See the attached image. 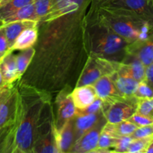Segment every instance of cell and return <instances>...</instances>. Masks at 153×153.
Segmentation results:
<instances>
[{
  "instance_id": "6da1fadb",
  "label": "cell",
  "mask_w": 153,
  "mask_h": 153,
  "mask_svg": "<svg viewBox=\"0 0 153 153\" xmlns=\"http://www.w3.org/2000/svg\"><path fill=\"white\" fill-rule=\"evenodd\" d=\"M19 108L16 117L14 153L33 152L41 114L49 100L46 96L32 88L17 87Z\"/></svg>"
},
{
  "instance_id": "7a4b0ae2",
  "label": "cell",
  "mask_w": 153,
  "mask_h": 153,
  "mask_svg": "<svg viewBox=\"0 0 153 153\" xmlns=\"http://www.w3.org/2000/svg\"><path fill=\"white\" fill-rule=\"evenodd\" d=\"M84 34L88 55L118 62L123 61L128 42L102 23L96 16L86 24Z\"/></svg>"
},
{
  "instance_id": "3957f363",
  "label": "cell",
  "mask_w": 153,
  "mask_h": 153,
  "mask_svg": "<svg viewBox=\"0 0 153 153\" xmlns=\"http://www.w3.org/2000/svg\"><path fill=\"white\" fill-rule=\"evenodd\" d=\"M95 16L128 43L143 40L153 30L148 22L130 10L97 4Z\"/></svg>"
},
{
  "instance_id": "277c9868",
  "label": "cell",
  "mask_w": 153,
  "mask_h": 153,
  "mask_svg": "<svg viewBox=\"0 0 153 153\" xmlns=\"http://www.w3.org/2000/svg\"><path fill=\"white\" fill-rule=\"evenodd\" d=\"M119 63L100 57L88 55L76 87L92 85L101 76L105 75L110 76L116 71Z\"/></svg>"
},
{
  "instance_id": "5b68a950",
  "label": "cell",
  "mask_w": 153,
  "mask_h": 153,
  "mask_svg": "<svg viewBox=\"0 0 153 153\" xmlns=\"http://www.w3.org/2000/svg\"><path fill=\"white\" fill-rule=\"evenodd\" d=\"M138 99L134 96L130 97H121L111 102H104V116L106 122L116 124L128 120L136 112Z\"/></svg>"
},
{
  "instance_id": "8992f818",
  "label": "cell",
  "mask_w": 153,
  "mask_h": 153,
  "mask_svg": "<svg viewBox=\"0 0 153 153\" xmlns=\"http://www.w3.org/2000/svg\"><path fill=\"white\" fill-rule=\"evenodd\" d=\"M19 92L16 85L8 86L0 91V128L16 120Z\"/></svg>"
},
{
  "instance_id": "52a82bcc",
  "label": "cell",
  "mask_w": 153,
  "mask_h": 153,
  "mask_svg": "<svg viewBox=\"0 0 153 153\" xmlns=\"http://www.w3.org/2000/svg\"><path fill=\"white\" fill-rule=\"evenodd\" d=\"M102 7H118L136 13L153 26V0H96Z\"/></svg>"
},
{
  "instance_id": "ba28073f",
  "label": "cell",
  "mask_w": 153,
  "mask_h": 153,
  "mask_svg": "<svg viewBox=\"0 0 153 153\" xmlns=\"http://www.w3.org/2000/svg\"><path fill=\"white\" fill-rule=\"evenodd\" d=\"M106 123V120L104 117L94 127H92L91 129L87 131L75 140L70 152H93V151L97 148L100 131Z\"/></svg>"
},
{
  "instance_id": "9c48e42d",
  "label": "cell",
  "mask_w": 153,
  "mask_h": 153,
  "mask_svg": "<svg viewBox=\"0 0 153 153\" xmlns=\"http://www.w3.org/2000/svg\"><path fill=\"white\" fill-rule=\"evenodd\" d=\"M56 117L54 120L55 127L59 131L76 114V107L74 105L70 93L63 91L58 95L56 101Z\"/></svg>"
},
{
  "instance_id": "30bf717a",
  "label": "cell",
  "mask_w": 153,
  "mask_h": 153,
  "mask_svg": "<svg viewBox=\"0 0 153 153\" xmlns=\"http://www.w3.org/2000/svg\"><path fill=\"white\" fill-rule=\"evenodd\" d=\"M110 76L123 97H133L139 82L129 74L124 63L120 62L116 71Z\"/></svg>"
},
{
  "instance_id": "8fae6325",
  "label": "cell",
  "mask_w": 153,
  "mask_h": 153,
  "mask_svg": "<svg viewBox=\"0 0 153 153\" xmlns=\"http://www.w3.org/2000/svg\"><path fill=\"white\" fill-rule=\"evenodd\" d=\"M126 54L137 58L146 67L151 64L153 62V30L145 40L129 43Z\"/></svg>"
},
{
  "instance_id": "7c38bea8",
  "label": "cell",
  "mask_w": 153,
  "mask_h": 153,
  "mask_svg": "<svg viewBox=\"0 0 153 153\" xmlns=\"http://www.w3.org/2000/svg\"><path fill=\"white\" fill-rule=\"evenodd\" d=\"M88 0H52L50 13L40 22H51L80 10Z\"/></svg>"
},
{
  "instance_id": "4fadbf2b",
  "label": "cell",
  "mask_w": 153,
  "mask_h": 153,
  "mask_svg": "<svg viewBox=\"0 0 153 153\" xmlns=\"http://www.w3.org/2000/svg\"><path fill=\"white\" fill-rule=\"evenodd\" d=\"M98 98L104 102H111L113 100L123 97L117 90L115 84L110 76L108 75L101 76L94 84H92Z\"/></svg>"
},
{
  "instance_id": "5bb4252c",
  "label": "cell",
  "mask_w": 153,
  "mask_h": 153,
  "mask_svg": "<svg viewBox=\"0 0 153 153\" xmlns=\"http://www.w3.org/2000/svg\"><path fill=\"white\" fill-rule=\"evenodd\" d=\"M73 118L70 120L59 131L56 128L54 124L56 140L59 153L70 152L76 140Z\"/></svg>"
},
{
  "instance_id": "9a60e30c",
  "label": "cell",
  "mask_w": 153,
  "mask_h": 153,
  "mask_svg": "<svg viewBox=\"0 0 153 153\" xmlns=\"http://www.w3.org/2000/svg\"><path fill=\"white\" fill-rule=\"evenodd\" d=\"M16 55L14 51L9 50L4 56L0 58V70L7 85H13L20 79L16 67Z\"/></svg>"
},
{
  "instance_id": "2e32d148",
  "label": "cell",
  "mask_w": 153,
  "mask_h": 153,
  "mask_svg": "<svg viewBox=\"0 0 153 153\" xmlns=\"http://www.w3.org/2000/svg\"><path fill=\"white\" fill-rule=\"evenodd\" d=\"M70 95L76 110L86 108L98 98L92 85L76 87Z\"/></svg>"
},
{
  "instance_id": "e0dca14e",
  "label": "cell",
  "mask_w": 153,
  "mask_h": 153,
  "mask_svg": "<svg viewBox=\"0 0 153 153\" xmlns=\"http://www.w3.org/2000/svg\"><path fill=\"white\" fill-rule=\"evenodd\" d=\"M39 22L32 19H22V20L14 21L2 25L4 28V34L8 43L9 50L14 44L18 36L26 29L38 26Z\"/></svg>"
},
{
  "instance_id": "ac0fdd59",
  "label": "cell",
  "mask_w": 153,
  "mask_h": 153,
  "mask_svg": "<svg viewBox=\"0 0 153 153\" xmlns=\"http://www.w3.org/2000/svg\"><path fill=\"white\" fill-rule=\"evenodd\" d=\"M103 111L87 114H76L74 117V126L76 140L86 132L104 117Z\"/></svg>"
},
{
  "instance_id": "d6986e66",
  "label": "cell",
  "mask_w": 153,
  "mask_h": 153,
  "mask_svg": "<svg viewBox=\"0 0 153 153\" xmlns=\"http://www.w3.org/2000/svg\"><path fill=\"white\" fill-rule=\"evenodd\" d=\"M118 137L113 129V124L106 122L100 131L97 148L93 152H113L114 146Z\"/></svg>"
},
{
  "instance_id": "ffe728a7",
  "label": "cell",
  "mask_w": 153,
  "mask_h": 153,
  "mask_svg": "<svg viewBox=\"0 0 153 153\" xmlns=\"http://www.w3.org/2000/svg\"><path fill=\"white\" fill-rule=\"evenodd\" d=\"M16 120L0 128V153H14Z\"/></svg>"
},
{
  "instance_id": "44dd1931",
  "label": "cell",
  "mask_w": 153,
  "mask_h": 153,
  "mask_svg": "<svg viewBox=\"0 0 153 153\" xmlns=\"http://www.w3.org/2000/svg\"><path fill=\"white\" fill-rule=\"evenodd\" d=\"M38 37V27H32V28L26 29L18 36L15 41L14 44L10 50H22L32 47L36 43Z\"/></svg>"
},
{
  "instance_id": "7402d4cb",
  "label": "cell",
  "mask_w": 153,
  "mask_h": 153,
  "mask_svg": "<svg viewBox=\"0 0 153 153\" xmlns=\"http://www.w3.org/2000/svg\"><path fill=\"white\" fill-rule=\"evenodd\" d=\"M122 62L125 64L129 74L135 80L137 81L138 82L145 81L146 67L137 58L126 54L125 57Z\"/></svg>"
},
{
  "instance_id": "603a6c76",
  "label": "cell",
  "mask_w": 153,
  "mask_h": 153,
  "mask_svg": "<svg viewBox=\"0 0 153 153\" xmlns=\"http://www.w3.org/2000/svg\"><path fill=\"white\" fill-rule=\"evenodd\" d=\"M22 19H32V20H35L39 22V19L36 14L33 2L21 7L20 9L16 10L13 14L10 15L5 19H3L2 21V25L9 23V22H14V21L22 20Z\"/></svg>"
},
{
  "instance_id": "cb8c5ba5",
  "label": "cell",
  "mask_w": 153,
  "mask_h": 153,
  "mask_svg": "<svg viewBox=\"0 0 153 153\" xmlns=\"http://www.w3.org/2000/svg\"><path fill=\"white\" fill-rule=\"evenodd\" d=\"M20 51L21 52L16 56V67H17V73L20 79L26 72L35 53V50L33 47L22 49Z\"/></svg>"
},
{
  "instance_id": "d4e9b609",
  "label": "cell",
  "mask_w": 153,
  "mask_h": 153,
  "mask_svg": "<svg viewBox=\"0 0 153 153\" xmlns=\"http://www.w3.org/2000/svg\"><path fill=\"white\" fill-rule=\"evenodd\" d=\"M34 0H10L0 6V22L24 6L34 2Z\"/></svg>"
},
{
  "instance_id": "484cf974",
  "label": "cell",
  "mask_w": 153,
  "mask_h": 153,
  "mask_svg": "<svg viewBox=\"0 0 153 153\" xmlns=\"http://www.w3.org/2000/svg\"><path fill=\"white\" fill-rule=\"evenodd\" d=\"M153 140V136L134 139L129 145L128 153H146L147 147Z\"/></svg>"
},
{
  "instance_id": "4316f807",
  "label": "cell",
  "mask_w": 153,
  "mask_h": 153,
  "mask_svg": "<svg viewBox=\"0 0 153 153\" xmlns=\"http://www.w3.org/2000/svg\"><path fill=\"white\" fill-rule=\"evenodd\" d=\"M138 128L137 126L129 120H124L118 123L113 124V129L116 134L120 136H130L135 130Z\"/></svg>"
},
{
  "instance_id": "83f0119b",
  "label": "cell",
  "mask_w": 153,
  "mask_h": 153,
  "mask_svg": "<svg viewBox=\"0 0 153 153\" xmlns=\"http://www.w3.org/2000/svg\"><path fill=\"white\" fill-rule=\"evenodd\" d=\"M33 3L40 22L50 11L52 0H34Z\"/></svg>"
},
{
  "instance_id": "f1b7e54d",
  "label": "cell",
  "mask_w": 153,
  "mask_h": 153,
  "mask_svg": "<svg viewBox=\"0 0 153 153\" xmlns=\"http://www.w3.org/2000/svg\"><path fill=\"white\" fill-rule=\"evenodd\" d=\"M136 112L153 119V98L138 99Z\"/></svg>"
},
{
  "instance_id": "f546056e",
  "label": "cell",
  "mask_w": 153,
  "mask_h": 153,
  "mask_svg": "<svg viewBox=\"0 0 153 153\" xmlns=\"http://www.w3.org/2000/svg\"><path fill=\"white\" fill-rule=\"evenodd\" d=\"M134 96L137 99L153 98V88L146 81H142L139 82Z\"/></svg>"
},
{
  "instance_id": "4dcf8cb0",
  "label": "cell",
  "mask_w": 153,
  "mask_h": 153,
  "mask_svg": "<svg viewBox=\"0 0 153 153\" xmlns=\"http://www.w3.org/2000/svg\"><path fill=\"white\" fill-rule=\"evenodd\" d=\"M131 136H120L116 139L115 146L113 148V152L119 153H128L129 145L133 140Z\"/></svg>"
},
{
  "instance_id": "1f68e13d",
  "label": "cell",
  "mask_w": 153,
  "mask_h": 153,
  "mask_svg": "<svg viewBox=\"0 0 153 153\" xmlns=\"http://www.w3.org/2000/svg\"><path fill=\"white\" fill-rule=\"evenodd\" d=\"M103 108V101L101 99L98 97L91 105L84 109L76 110V114H87L98 113L102 111ZM75 114V115H76Z\"/></svg>"
},
{
  "instance_id": "d6a6232c",
  "label": "cell",
  "mask_w": 153,
  "mask_h": 153,
  "mask_svg": "<svg viewBox=\"0 0 153 153\" xmlns=\"http://www.w3.org/2000/svg\"><path fill=\"white\" fill-rule=\"evenodd\" d=\"M128 120L133 123L134 124L137 126L138 127H141V126H148V125H152V124H153V119H152V118L150 117H148L146 116H144V115L137 113V112L134 114L132 115V116L130 117Z\"/></svg>"
},
{
  "instance_id": "836d02e7",
  "label": "cell",
  "mask_w": 153,
  "mask_h": 153,
  "mask_svg": "<svg viewBox=\"0 0 153 153\" xmlns=\"http://www.w3.org/2000/svg\"><path fill=\"white\" fill-rule=\"evenodd\" d=\"M130 136L133 137V139L143 138L153 136V124L138 127Z\"/></svg>"
},
{
  "instance_id": "e575fe53",
  "label": "cell",
  "mask_w": 153,
  "mask_h": 153,
  "mask_svg": "<svg viewBox=\"0 0 153 153\" xmlns=\"http://www.w3.org/2000/svg\"><path fill=\"white\" fill-rule=\"evenodd\" d=\"M8 51V43L4 34V28L2 26H0V58L4 56Z\"/></svg>"
},
{
  "instance_id": "d590c367",
  "label": "cell",
  "mask_w": 153,
  "mask_h": 153,
  "mask_svg": "<svg viewBox=\"0 0 153 153\" xmlns=\"http://www.w3.org/2000/svg\"><path fill=\"white\" fill-rule=\"evenodd\" d=\"M145 81L153 88V62L146 67Z\"/></svg>"
},
{
  "instance_id": "8d00e7d4",
  "label": "cell",
  "mask_w": 153,
  "mask_h": 153,
  "mask_svg": "<svg viewBox=\"0 0 153 153\" xmlns=\"http://www.w3.org/2000/svg\"><path fill=\"white\" fill-rule=\"evenodd\" d=\"M8 86H9V85H7L5 84V82H4V79H3L2 74L1 70H0V91H2L4 88H5L6 87H8ZM10 86H11V85H10Z\"/></svg>"
},
{
  "instance_id": "74e56055",
  "label": "cell",
  "mask_w": 153,
  "mask_h": 153,
  "mask_svg": "<svg viewBox=\"0 0 153 153\" xmlns=\"http://www.w3.org/2000/svg\"><path fill=\"white\" fill-rule=\"evenodd\" d=\"M146 153H153V140L150 143V144L148 145V147H147L146 150Z\"/></svg>"
},
{
  "instance_id": "f35d334b",
  "label": "cell",
  "mask_w": 153,
  "mask_h": 153,
  "mask_svg": "<svg viewBox=\"0 0 153 153\" xmlns=\"http://www.w3.org/2000/svg\"><path fill=\"white\" fill-rule=\"evenodd\" d=\"M10 0H0V6L3 5V4H4L5 3L8 2V1H10Z\"/></svg>"
},
{
  "instance_id": "ab89813d",
  "label": "cell",
  "mask_w": 153,
  "mask_h": 153,
  "mask_svg": "<svg viewBox=\"0 0 153 153\" xmlns=\"http://www.w3.org/2000/svg\"><path fill=\"white\" fill-rule=\"evenodd\" d=\"M0 26H2V23H1V22H0Z\"/></svg>"
}]
</instances>
